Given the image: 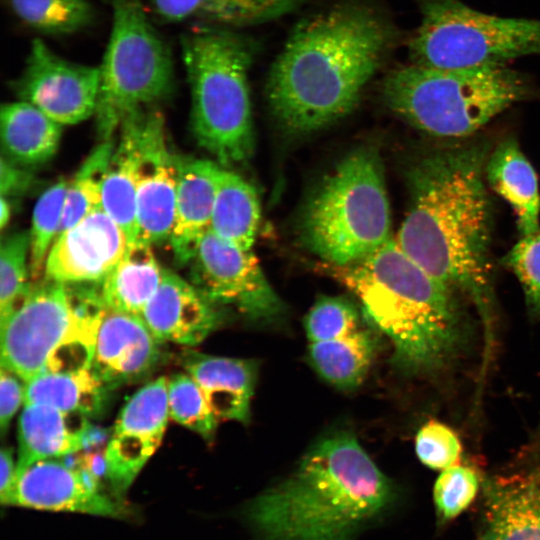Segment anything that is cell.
<instances>
[{"label":"cell","instance_id":"6da1fadb","mask_svg":"<svg viewBox=\"0 0 540 540\" xmlns=\"http://www.w3.org/2000/svg\"><path fill=\"white\" fill-rule=\"evenodd\" d=\"M487 150L469 144L434 149L407 172L409 210L395 239L454 294L491 320V206L484 185Z\"/></svg>","mask_w":540,"mask_h":540},{"label":"cell","instance_id":"7a4b0ae2","mask_svg":"<svg viewBox=\"0 0 540 540\" xmlns=\"http://www.w3.org/2000/svg\"><path fill=\"white\" fill-rule=\"evenodd\" d=\"M397 39L388 18L360 3H345L300 23L266 83L280 128L303 136L350 113Z\"/></svg>","mask_w":540,"mask_h":540},{"label":"cell","instance_id":"3957f363","mask_svg":"<svg viewBox=\"0 0 540 540\" xmlns=\"http://www.w3.org/2000/svg\"><path fill=\"white\" fill-rule=\"evenodd\" d=\"M395 488L355 435L316 441L296 469L248 505L260 540H351L394 501Z\"/></svg>","mask_w":540,"mask_h":540},{"label":"cell","instance_id":"277c9868","mask_svg":"<svg viewBox=\"0 0 540 540\" xmlns=\"http://www.w3.org/2000/svg\"><path fill=\"white\" fill-rule=\"evenodd\" d=\"M318 266L358 297L367 320L390 340L392 362L401 371L434 373L455 356L462 340L455 294L395 237L356 262Z\"/></svg>","mask_w":540,"mask_h":540},{"label":"cell","instance_id":"5b68a950","mask_svg":"<svg viewBox=\"0 0 540 540\" xmlns=\"http://www.w3.org/2000/svg\"><path fill=\"white\" fill-rule=\"evenodd\" d=\"M105 304L100 283L43 278L0 322L1 367L25 383L47 372L90 368Z\"/></svg>","mask_w":540,"mask_h":540},{"label":"cell","instance_id":"8992f818","mask_svg":"<svg viewBox=\"0 0 540 540\" xmlns=\"http://www.w3.org/2000/svg\"><path fill=\"white\" fill-rule=\"evenodd\" d=\"M254 46L225 27L201 26L181 38L191 92V123L199 146L221 166L247 161L254 151L248 71Z\"/></svg>","mask_w":540,"mask_h":540},{"label":"cell","instance_id":"52a82bcc","mask_svg":"<svg viewBox=\"0 0 540 540\" xmlns=\"http://www.w3.org/2000/svg\"><path fill=\"white\" fill-rule=\"evenodd\" d=\"M528 77L506 66L437 68L415 63L392 70L382 96L397 116L430 135L475 133L511 105L528 99Z\"/></svg>","mask_w":540,"mask_h":540},{"label":"cell","instance_id":"ba28073f","mask_svg":"<svg viewBox=\"0 0 540 540\" xmlns=\"http://www.w3.org/2000/svg\"><path fill=\"white\" fill-rule=\"evenodd\" d=\"M298 231L308 251L334 265L356 262L391 237L383 166L374 146L353 150L322 180Z\"/></svg>","mask_w":540,"mask_h":540},{"label":"cell","instance_id":"9c48e42d","mask_svg":"<svg viewBox=\"0 0 540 540\" xmlns=\"http://www.w3.org/2000/svg\"><path fill=\"white\" fill-rule=\"evenodd\" d=\"M112 26L100 67L96 128L111 139L131 114L167 98L174 88L171 51L140 0H111Z\"/></svg>","mask_w":540,"mask_h":540},{"label":"cell","instance_id":"30bf717a","mask_svg":"<svg viewBox=\"0 0 540 540\" xmlns=\"http://www.w3.org/2000/svg\"><path fill=\"white\" fill-rule=\"evenodd\" d=\"M421 20L409 42L411 63L437 68L505 66L540 55V20L477 11L460 0H415Z\"/></svg>","mask_w":540,"mask_h":540},{"label":"cell","instance_id":"8fae6325","mask_svg":"<svg viewBox=\"0 0 540 540\" xmlns=\"http://www.w3.org/2000/svg\"><path fill=\"white\" fill-rule=\"evenodd\" d=\"M187 265L197 289L218 305H233L248 320L271 323L285 313L252 249H242L209 229Z\"/></svg>","mask_w":540,"mask_h":540},{"label":"cell","instance_id":"7c38bea8","mask_svg":"<svg viewBox=\"0 0 540 540\" xmlns=\"http://www.w3.org/2000/svg\"><path fill=\"white\" fill-rule=\"evenodd\" d=\"M12 88L18 100L32 104L61 125H73L95 113L100 67L61 57L35 38Z\"/></svg>","mask_w":540,"mask_h":540},{"label":"cell","instance_id":"4fadbf2b","mask_svg":"<svg viewBox=\"0 0 540 540\" xmlns=\"http://www.w3.org/2000/svg\"><path fill=\"white\" fill-rule=\"evenodd\" d=\"M76 453L18 468L9 505L109 517L127 514L124 503L104 491L101 477L82 464Z\"/></svg>","mask_w":540,"mask_h":540},{"label":"cell","instance_id":"5bb4252c","mask_svg":"<svg viewBox=\"0 0 540 540\" xmlns=\"http://www.w3.org/2000/svg\"><path fill=\"white\" fill-rule=\"evenodd\" d=\"M136 241L159 244L171 235L178 188V155L168 146L165 119L149 107L138 112Z\"/></svg>","mask_w":540,"mask_h":540},{"label":"cell","instance_id":"9a60e30c","mask_svg":"<svg viewBox=\"0 0 540 540\" xmlns=\"http://www.w3.org/2000/svg\"><path fill=\"white\" fill-rule=\"evenodd\" d=\"M169 416L165 377L140 388L122 408L105 447V478L117 499L122 501L133 480L160 446Z\"/></svg>","mask_w":540,"mask_h":540},{"label":"cell","instance_id":"2e32d148","mask_svg":"<svg viewBox=\"0 0 540 540\" xmlns=\"http://www.w3.org/2000/svg\"><path fill=\"white\" fill-rule=\"evenodd\" d=\"M128 245L123 229L99 208L57 236L44 278L66 284L101 283Z\"/></svg>","mask_w":540,"mask_h":540},{"label":"cell","instance_id":"e0dca14e","mask_svg":"<svg viewBox=\"0 0 540 540\" xmlns=\"http://www.w3.org/2000/svg\"><path fill=\"white\" fill-rule=\"evenodd\" d=\"M160 343L139 314L105 307L90 368L108 390L137 381L158 364Z\"/></svg>","mask_w":540,"mask_h":540},{"label":"cell","instance_id":"ac0fdd59","mask_svg":"<svg viewBox=\"0 0 540 540\" xmlns=\"http://www.w3.org/2000/svg\"><path fill=\"white\" fill-rule=\"evenodd\" d=\"M140 316L161 343L184 346L198 345L223 321L218 304L167 269Z\"/></svg>","mask_w":540,"mask_h":540},{"label":"cell","instance_id":"d6986e66","mask_svg":"<svg viewBox=\"0 0 540 540\" xmlns=\"http://www.w3.org/2000/svg\"><path fill=\"white\" fill-rule=\"evenodd\" d=\"M476 540H540V467L482 481Z\"/></svg>","mask_w":540,"mask_h":540},{"label":"cell","instance_id":"ffe728a7","mask_svg":"<svg viewBox=\"0 0 540 540\" xmlns=\"http://www.w3.org/2000/svg\"><path fill=\"white\" fill-rule=\"evenodd\" d=\"M222 166L207 159L178 156V188L169 245L179 265H187L200 238L211 228Z\"/></svg>","mask_w":540,"mask_h":540},{"label":"cell","instance_id":"44dd1931","mask_svg":"<svg viewBox=\"0 0 540 540\" xmlns=\"http://www.w3.org/2000/svg\"><path fill=\"white\" fill-rule=\"evenodd\" d=\"M181 362L218 421L249 422L258 374L255 360L186 351Z\"/></svg>","mask_w":540,"mask_h":540},{"label":"cell","instance_id":"7402d4cb","mask_svg":"<svg viewBox=\"0 0 540 540\" xmlns=\"http://www.w3.org/2000/svg\"><path fill=\"white\" fill-rule=\"evenodd\" d=\"M90 428L82 414L25 404L19 417L17 467L81 451Z\"/></svg>","mask_w":540,"mask_h":540},{"label":"cell","instance_id":"603a6c76","mask_svg":"<svg viewBox=\"0 0 540 540\" xmlns=\"http://www.w3.org/2000/svg\"><path fill=\"white\" fill-rule=\"evenodd\" d=\"M485 176L490 187L512 207L521 237L539 232L537 175L514 138L503 140L488 155Z\"/></svg>","mask_w":540,"mask_h":540},{"label":"cell","instance_id":"cb8c5ba5","mask_svg":"<svg viewBox=\"0 0 540 540\" xmlns=\"http://www.w3.org/2000/svg\"><path fill=\"white\" fill-rule=\"evenodd\" d=\"M140 111V110H139ZM121 124L102 186L101 208L123 229L128 243L137 240L138 112Z\"/></svg>","mask_w":540,"mask_h":540},{"label":"cell","instance_id":"d4e9b609","mask_svg":"<svg viewBox=\"0 0 540 540\" xmlns=\"http://www.w3.org/2000/svg\"><path fill=\"white\" fill-rule=\"evenodd\" d=\"M62 127L30 103H5L0 111L2 155L27 168L42 165L57 152Z\"/></svg>","mask_w":540,"mask_h":540},{"label":"cell","instance_id":"484cf974","mask_svg":"<svg viewBox=\"0 0 540 540\" xmlns=\"http://www.w3.org/2000/svg\"><path fill=\"white\" fill-rule=\"evenodd\" d=\"M164 269L152 245L135 241L101 282V295L107 308L141 314L157 291Z\"/></svg>","mask_w":540,"mask_h":540},{"label":"cell","instance_id":"4316f807","mask_svg":"<svg viewBox=\"0 0 540 540\" xmlns=\"http://www.w3.org/2000/svg\"><path fill=\"white\" fill-rule=\"evenodd\" d=\"M303 0H152L167 22L199 20L219 27L259 24L283 16Z\"/></svg>","mask_w":540,"mask_h":540},{"label":"cell","instance_id":"83f0119b","mask_svg":"<svg viewBox=\"0 0 540 540\" xmlns=\"http://www.w3.org/2000/svg\"><path fill=\"white\" fill-rule=\"evenodd\" d=\"M260 218V202L254 186L222 166L210 229L219 237L249 250L255 242Z\"/></svg>","mask_w":540,"mask_h":540},{"label":"cell","instance_id":"f1b7e54d","mask_svg":"<svg viewBox=\"0 0 540 540\" xmlns=\"http://www.w3.org/2000/svg\"><path fill=\"white\" fill-rule=\"evenodd\" d=\"M376 335L360 327L350 335L309 344L308 360L325 381L353 390L366 378L377 351Z\"/></svg>","mask_w":540,"mask_h":540},{"label":"cell","instance_id":"f546056e","mask_svg":"<svg viewBox=\"0 0 540 540\" xmlns=\"http://www.w3.org/2000/svg\"><path fill=\"white\" fill-rule=\"evenodd\" d=\"M107 391L91 368L47 372L26 383L25 404H42L86 417L96 416L104 407Z\"/></svg>","mask_w":540,"mask_h":540},{"label":"cell","instance_id":"4dcf8cb0","mask_svg":"<svg viewBox=\"0 0 540 540\" xmlns=\"http://www.w3.org/2000/svg\"><path fill=\"white\" fill-rule=\"evenodd\" d=\"M114 147L112 139L101 140L69 181L59 234L101 208L103 180Z\"/></svg>","mask_w":540,"mask_h":540},{"label":"cell","instance_id":"1f68e13d","mask_svg":"<svg viewBox=\"0 0 540 540\" xmlns=\"http://www.w3.org/2000/svg\"><path fill=\"white\" fill-rule=\"evenodd\" d=\"M26 25L47 35H66L86 28L94 11L89 0H10Z\"/></svg>","mask_w":540,"mask_h":540},{"label":"cell","instance_id":"d6a6232c","mask_svg":"<svg viewBox=\"0 0 540 540\" xmlns=\"http://www.w3.org/2000/svg\"><path fill=\"white\" fill-rule=\"evenodd\" d=\"M69 180L60 179L39 197L35 204L30 232V277L38 280L44 274L45 263L62 222Z\"/></svg>","mask_w":540,"mask_h":540},{"label":"cell","instance_id":"836d02e7","mask_svg":"<svg viewBox=\"0 0 540 540\" xmlns=\"http://www.w3.org/2000/svg\"><path fill=\"white\" fill-rule=\"evenodd\" d=\"M29 257V231L12 232L1 240L0 322L10 315L31 288Z\"/></svg>","mask_w":540,"mask_h":540},{"label":"cell","instance_id":"e575fe53","mask_svg":"<svg viewBox=\"0 0 540 540\" xmlns=\"http://www.w3.org/2000/svg\"><path fill=\"white\" fill-rule=\"evenodd\" d=\"M168 407L174 421L198 433L206 441L213 440L219 421L188 373H177L168 379Z\"/></svg>","mask_w":540,"mask_h":540},{"label":"cell","instance_id":"d590c367","mask_svg":"<svg viewBox=\"0 0 540 540\" xmlns=\"http://www.w3.org/2000/svg\"><path fill=\"white\" fill-rule=\"evenodd\" d=\"M481 479L471 466L456 464L441 471L433 488L437 522L444 526L457 518L476 499Z\"/></svg>","mask_w":540,"mask_h":540},{"label":"cell","instance_id":"8d00e7d4","mask_svg":"<svg viewBox=\"0 0 540 540\" xmlns=\"http://www.w3.org/2000/svg\"><path fill=\"white\" fill-rule=\"evenodd\" d=\"M304 327L310 343L338 339L361 327L359 310L347 298L323 296L306 314Z\"/></svg>","mask_w":540,"mask_h":540},{"label":"cell","instance_id":"74e56055","mask_svg":"<svg viewBox=\"0 0 540 540\" xmlns=\"http://www.w3.org/2000/svg\"><path fill=\"white\" fill-rule=\"evenodd\" d=\"M415 451L422 464L433 470H444L460 463L462 444L447 424L430 419L418 430Z\"/></svg>","mask_w":540,"mask_h":540},{"label":"cell","instance_id":"f35d334b","mask_svg":"<svg viewBox=\"0 0 540 540\" xmlns=\"http://www.w3.org/2000/svg\"><path fill=\"white\" fill-rule=\"evenodd\" d=\"M519 280L531 312L540 316V231L522 236L503 257Z\"/></svg>","mask_w":540,"mask_h":540},{"label":"cell","instance_id":"ab89813d","mask_svg":"<svg viewBox=\"0 0 540 540\" xmlns=\"http://www.w3.org/2000/svg\"><path fill=\"white\" fill-rule=\"evenodd\" d=\"M26 400V383L10 370L0 368V428L4 434Z\"/></svg>","mask_w":540,"mask_h":540},{"label":"cell","instance_id":"60d3db41","mask_svg":"<svg viewBox=\"0 0 540 540\" xmlns=\"http://www.w3.org/2000/svg\"><path fill=\"white\" fill-rule=\"evenodd\" d=\"M35 176L30 168L18 165L3 155L0 160V193L10 200L27 193L34 185Z\"/></svg>","mask_w":540,"mask_h":540},{"label":"cell","instance_id":"b9f144b4","mask_svg":"<svg viewBox=\"0 0 540 540\" xmlns=\"http://www.w3.org/2000/svg\"><path fill=\"white\" fill-rule=\"evenodd\" d=\"M18 467L11 448L3 447L0 452V501L9 505L16 483Z\"/></svg>","mask_w":540,"mask_h":540},{"label":"cell","instance_id":"7bdbcfd3","mask_svg":"<svg viewBox=\"0 0 540 540\" xmlns=\"http://www.w3.org/2000/svg\"><path fill=\"white\" fill-rule=\"evenodd\" d=\"M0 203H1L0 228L1 230H3L7 226L10 220L11 206H10V201L3 196H1Z\"/></svg>","mask_w":540,"mask_h":540}]
</instances>
